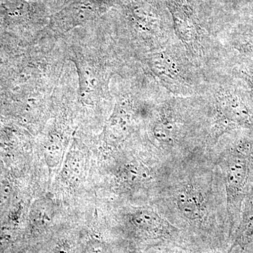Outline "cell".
Here are the masks:
<instances>
[{
	"mask_svg": "<svg viewBox=\"0 0 253 253\" xmlns=\"http://www.w3.org/2000/svg\"><path fill=\"white\" fill-rule=\"evenodd\" d=\"M225 179L227 208L233 220L253 189V130H247L226 151L220 163Z\"/></svg>",
	"mask_w": 253,
	"mask_h": 253,
	"instance_id": "1",
	"label": "cell"
},
{
	"mask_svg": "<svg viewBox=\"0 0 253 253\" xmlns=\"http://www.w3.org/2000/svg\"><path fill=\"white\" fill-rule=\"evenodd\" d=\"M231 78L214 95L212 133L215 140L234 129L253 130V108L239 83Z\"/></svg>",
	"mask_w": 253,
	"mask_h": 253,
	"instance_id": "2",
	"label": "cell"
},
{
	"mask_svg": "<svg viewBox=\"0 0 253 253\" xmlns=\"http://www.w3.org/2000/svg\"><path fill=\"white\" fill-rule=\"evenodd\" d=\"M148 64L158 81L169 90L182 95L193 92L194 79L191 71L174 50L158 48L150 54Z\"/></svg>",
	"mask_w": 253,
	"mask_h": 253,
	"instance_id": "3",
	"label": "cell"
},
{
	"mask_svg": "<svg viewBox=\"0 0 253 253\" xmlns=\"http://www.w3.org/2000/svg\"><path fill=\"white\" fill-rule=\"evenodd\" d=\"M165 1L172 17L176 36L190 52H201L204 30L192 6L187 0Z\"/></svg>",
	"mask_w": 253,
	"mask_h": 253,
	"instance_id": "4",
	"label": "cell"
},
{
	"mask_svg": "<svg viewBox=\"0 0 253 253\" xmlns=\"http://www.w3.org/2000/svg\"><path fill=\"white\" fill-rule=\"evenodd\" d=\"M180 118L170 103L163 105L157 113L152 126L154 139L164 146H174L180 139L181 133Z\"/></svg>",
	"mask_w": 253,
	"mask_h": 253,
	"instance_id": "5",
	"label": "cell"
},
{
	"mask_svg": "<svg viewBox=\"0 0 253 253\" xmlns=\"http://www.w3.org/2000/svg\"><path fill=\"white\" fill-rule=\"evenodd\" d=\"M174 204L183 217L187 220H202L207 214V203L203 191L191 184H186L176 190Z\"/></svg>",
	"mask_w": 253,
	"mask_h": 253,
	"instance_id": "6",
	"label": "cell"
},
{
	"mask_svg": "<svg viewBox=\"0 0 253 253\" xmlns=\"http://www.w3.org/2000/svg\"><path fill=\"white\" fill-rule=\"evenodd\" d=\"M228 46L235 52V57L253 54V19L235 26L226 38Z\"/></svg>",
	"mask_w": 253,
	"mask_h": 253,
	"instance_id": "7",
	"label": "cell"
},
{
	"mask_svg": "<svg viewBox=\"0 0 253 253\" xmlns=\"http://www.w3.org/2000/svg\"><path fill=\"white\" fill-rule=\"evenodd\" d=\"M230 76L242 88L253 109V54L234 59Z\"/></svg>",
	"mask_w": 253,
	"mask_h": 253,
	"instance_id": "8",
	"label": "cell"
},
{
	"mask_svg": "<svg viewBox=\"0 0 253 253\" xmlns=\"http://www.w3.org/2000/svg\"><path fill=\"white\" fill-rule=\"evenodd\" d=\"M131 222L141 230L161 234L168 230V223L151 210H139L131 214Z\"/></svg>",
	"mask_w": 253,
	"mask_h": 253,
	"instance_id": "9",
	"label": "cell"
},
{
	"mask_svg": "<svg viewBox=\"0 0 253 253\" xmlns=\"http://www.w3.org/2000/svg\"><path fill=\"white\" fill-rule=\"evenodd\" d=\"M104 245L99 241H93L89 243L86 247V253H104Z\"/></svg>",
	"mask_w": 253,
	"mask_h": 253,
	"instance_id": "10",
	"label": "cell"
},
{
	"mask_svg": "<svg viewBox=\"0 0 253 253\" xmlns=\"http://www.w3.org/2000/svg\"><path fill=\"white\" fill-rule=\"evenodd\" d=\"M56 253H68V251H66V250H65L63 249H61L59 250V251H58L57 252H56Z\"/></svg>",
	"mask_w": 253,
	"mask_h": 253,
	"instance_id": "11",
	"label": "cell"
}]
</instances>
